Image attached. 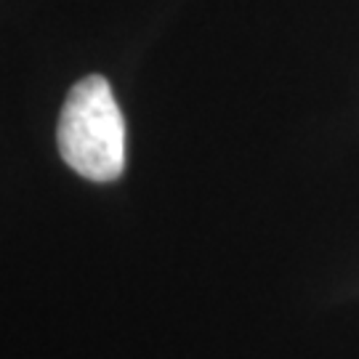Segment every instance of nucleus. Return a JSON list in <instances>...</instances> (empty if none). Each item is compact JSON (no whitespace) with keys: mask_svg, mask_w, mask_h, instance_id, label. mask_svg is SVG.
Returning <instances> with one entry per match:
<instances>
[{"mask_svg":"<svg viewBox=\"0 0 359 359\" xmlns=\"http://www.w3.org/2000/svg\"><path fill=\"white\" fill-rule=\"evenodd\" d=\"M59 152L88 181H115L126 168V123L112 86L88 75L72 86L59 117Z\"/></svg>","mask_w":359,"mask_h":359,"instance_id":"obj_1","label":"nucleus"}]
</instances>
